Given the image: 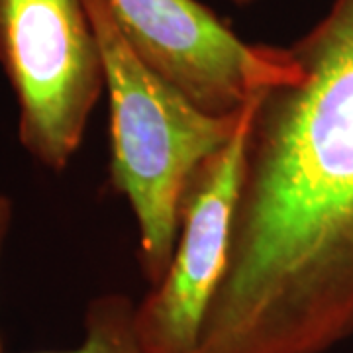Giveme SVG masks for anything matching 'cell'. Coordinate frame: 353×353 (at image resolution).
Segmentation results:
<instances>
[{"label":"cell","mask_w":353,"mask_h":353,"mask_svg":"<svg viewBox=\"0 0 353 353\" xmlns=\"http://www.w3.org/2000/svg\"><path fill=\"white\" fill-rule=\"evenodd\" d=\"M259 92L224 271L194 353H328L353 334V0Z\"/></svg>","instance_id":"6da1fadb"},{"label":"cell","mask_w":353,"mask_h":353,"mask_svg":"<svg viewBox=\"0 0 353 353\" xmlns=\"http://www.w3.org/2000/svg\"><path fill=\"white\" fill-rule=\"evenodd\" d=\"M85 6L101 43L110 104V187L134 210L139 269L155 287L175 257L190 176L236 136L255 97L238 112H204L139 59L106 0H85Z\"/></svg>","instance_id":"7a4b0ae2"},{"label":"cell","mask_w":353,"mask_h":353,"mask_svg":"<svg viewBox=\"0 0 353 353\" xmlns=\"http://www.w3.org/2000/svg\"><path fill=\"white\" fill-rule=\"evenodd\" d=\"M0 67L16 99L20 145L63 173L106 90L85 0H0Z\"/></svg>","instance_id":"3957f363"},{"label":"cell","mask_w":353,"mask_h":353,"mask_svg":"<svg viewBox=\"0 0 353 353\" xmlns=\"http://www.w3.org/2000/svg\"><path fill=\"white\" fill-rule=\"evenodd\" d=\"M106 2L139 59L204 112H238L296 77L289 48L245 43L196 0Z\"/></svg>","instance_id":"277c9868"},{"label":"cell","mask_w":353,"mask_h":353,"mask_svg":"<svg viewBox=\"0 0 353 353\" xmlns=\"http://www.w3.org/2000/svg\"><path fill=\"white\" fill-rule=\"evenodd\" d=\"M257 97L250 102L236 136L190 176L181 204L175 257L165 277L136 308L143 353H194L199 345L204 316L226 263L245 139Z\"/></svg>","instance_id":"5b68a950"},{"label":"cell","mask_w":353,"mask_h":353,"mask_svg":"<svg viewBox=\"0 0 353 353\" xmlns=\"http://www.w3.org/2000/svg\"><path fill=\"white\" fill-rule=\"evenodd\" d=\"M136 308L126 294L94 296L85 310V338L71 350H39L26 353H143L136 330Z\"/></svg>","instance_id":"8992f818"},{"label":"cell","mask_w":353,"mask_h":353,"mask_svg":"<svg viewBox=\"0 0 353 353\" xmlns=\"http://www.w3.org/2000/svg\"><path fill=\"white\" fill-rule=\"evenodd\" d=\"M14 222V201L0 192V255H2V250H4V243L8 240V234H10V228H12ZM0 353H8L6 347H4V341L0 338Z\"/></svg>","instance_id":"52a82bcc"},{"label":"cell","mask_w":353,"mask_h":353,"mask_svg":"<svg viewBox=\"0 0 353 353\" xmlns=\"http://www.w3.org/2000/svg\"><path fill=\"white\" fill-rule=\"evenodd\" d=\"M230 2H234V4H238V6H250L255 0H230Z\"/></svg>","instance_id":"ba28073f"}]
</instances>
